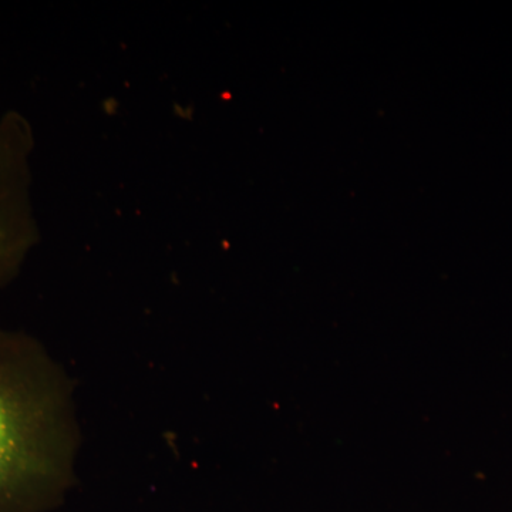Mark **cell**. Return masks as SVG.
Instances as JSON below:
<instances>
[{"label":"cell","instance_id":"cell-1","mask_svg":"<svg viewBox=\"0 0 512 512\" xmlns=\"http://www.w3.org/2000/svg\"><path fill=\"white\" fill-rule=\"evenodd\" d=\"M76 446L66 373L32 336L0 328V512L59 507Z\"/></svg>","mask_w":512,"mask_h":512},{"label":"cell","instance_id":"cell-2","mask_svg":"<svg viewBox=\"0 0 512 512\" xmlns=\"http://www.w3.org/2000/svg\"><path fill=\"white\" fill-rule=\"evenodd\" d=\"M30 134L15 114L0 119V286L15 278L35 244L30 210Z\"/></svg>","mask_w":512,"mask_h":512}]
</instances>
